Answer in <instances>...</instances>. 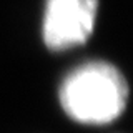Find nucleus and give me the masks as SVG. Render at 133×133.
Segmentation results:
<instances>
[{
	"instance_id": "1",
	"label": "nucleus",
	"mask_w": 133,
	"mask_h": 133,
	"mask_svg": "<svg viewBox=\"0 0 133 133\" xmlns=\"http://www.w3.org/2000/svg\"><path fill=\"white\" fill-rule=\"evenodd\" d=\"M60 105L70 118L85 125H105L123 113L128 83L108 62H88L65 77L58 91Z\"/></svg>"
},
{
	"instance_id": "2",
	"label": "nucleus",
	"mask_w": 133,
	"mask_h": 133,
	"mask_svg": "<svg viewBox=\"0 0 133 133\" xmlns=\"http://www.w3.org/2000/svg\"><path fill=\"white\" fill-rule=\"evenodd\" d=\"M98 0H47L43 42L53 52L83 45L93 33Z\"/></svg>"
}]
</instances>
